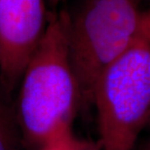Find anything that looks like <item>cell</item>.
Instances as JSON below:
<instances>
[{
    "label": "cell",
    "instance_id": "1",
    "mask_svg": "<svg viewBox=\"0 0 150 150\" xmlns=\"http://www.w3.org/2000/svg\"><path fill=\"white\" fill-rule=\"evenodd\" d=\"M19 86L14 104L25 147L38 150L54 134L72 126L81 105L68 56L64 11L48 14L44 35Z\"/></svg>",
    "mask_w": 150,
    "mask_h": 150
},
{
    "label": "cell",
    "instance_id": "2",
    "mask_svg": "<svg viewBox=\"0 0 150 150\" xmlns=\"http://www.w3.org/2000/svg\"><path fill=\"white\" fill-rule=\"evenodd\" d=\"M139 0H80L65 11L68 56L81 105L92 104L98 78L142 34Z\"/></svg>",
    "mask_w": 150,
    "mask_h": 150
},
{
    "label": "cell",
    "instance_id": "4",
    "mask_svg": "<svg viewBox=\"0 0 150 150\" xmlns=\"http://www.w3.org/2000/svg\"><path fill=\"white\" fill-rule=\"evenodd\" d=\"M46 0H0V84L19 86L48 23Z\"/></svg>",
    "mask_w": 150,
    "mask_h": 150
},
{
    "label": "cell",
    "instance_id": "9",
    "mask_svg": "<svg viewBox=\"0 0 150 150\" xmlns=\"http://www.w3.org/2000/svg\"><path fill=\"white\" fill-rule=\"evenodd\" d=\"M88 150H101L98 143H94V142H90L89 143V147Z\"/></svg>",
    "mask_w": 150,
    "mask_h": 150
},
{
    "label": "cell",
    "instance_id": "11",
    "mask_svg": "<svg viewBox=\"0 0 150 150\" xmlns=\"http://www.w3.org/2000/svg\"></svg>",
    "mask_w": 150,
    "mask_h": 150
},
{
    "label": "cell",
    "instance_id": "5",
    "mask_svg": "<svg viewBox=\"0 0 150 150\" xmlns=\"http://www.w3.org/2000/svg\"><path fill=\"white\" fill-rule=\"evenodd\" d=\"M0 84V150H25L15 104Z\"/></svg>",
    "mask_w": 150,
    "mask_h": 150
},
{
    "label": "cell",
    "instance_id": "10",
    "mask_svg": "<svg viewBox=\"0 0 150 150\" xmlns=\"http://www.w3.org/2000/svg\"><path fill=\"white\" fill-rule=\"evenodd\" d=\"M148 150H150V147H149V149H148Z\"/></svg>",
    "mask_w": 150,
    "mask_h": 150
},
{
    "label": "cell",
    "instance_id": "3",
    "mask_svg": "<svg viewBox=\"0 0 150 150\" xmlns=\"http://www.w3.org/2000/svg\"><path fill=\"white\" fill-rule=\"evenodd\" d=\"M92 104L101 150H133L150 118V38L145 25L136 41L98 78Z\"/></svg>",
    "mask_w": 150,
    "mask_h": 150
},
{
    "label": "cell",
    "instance_id": "7",
    "mask_svg": "<svg viewBox=\"0 0 150 150\" xmlns=\"http://www.w3.org/2000/svg\"><path fill=\"white\" fill-rule=\"evenodd\" d=\"M145 25L148 36L150 38V11H145Z\"/></svg>",
    "mask_w": 150,
    "mask_h": 150
},
{
    "label": "cell",
    "instance_id": "6",
    "mask_svg": "<svg viewBox=\"0 0 150 150\" xmlns=\"http://www.w3.org/2000/svg\"><path fill=\"white\" fill-rule=\"evenodd\" d=\"M89 143L75 136L72 126H69L50 137L38 150H88Z\"/></svg>",
    "mask_w": 150,
    "mask_h": 150
},
{
    "label": "cell",
    "instance_id": "8",
    "mask_svg": "<svg viewBox=\"0 0 150 150\" xmlns=\"http://www.w3.org/2000/svg\"><path fill=\"white\" fill-rule=\"evenodd\" d=\"M64 1H65V0H46V3H47V5L49 6V7L55 8V7H57V6L59 5L61 3H62Z\"/></svg>",
    "mask_w": 150,
    "mask_h": 150
}]
</instances>
